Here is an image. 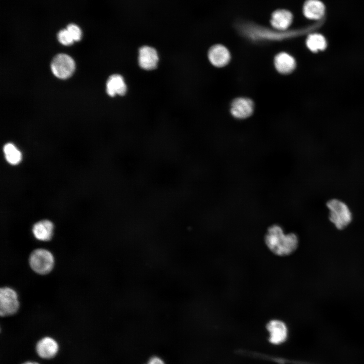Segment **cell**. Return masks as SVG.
Listing matches in <instances>:
<instances>
[{
	"label": "cell",
	"instance_id": "obj_1",
	"mask_svg": "<svg viewBox=\"0 0 364 364\" xmlns=\"http://www.w3.org/2000/svg\"><path fill=\"white\" fill-rule=\"evenodd\" d=\"M264 241L267 248L274 254L282 257L293 253L299 244L298 238L295 234H285L282 227L276 224L267 229Z\"/></svg>",
	"mask_w": 364,
	"mask_h": 364
},
{
	"label": "cell",
	"instance_id": "obj_2",
	"mask_svg": "<svg viewBox=\"0 0 364 364\" xmlns=\"http://www.w3.org/2000/svg\"><path fill=\"white\" fill-rule=\"evenodd\" d=\"M327 206L330 210L329 219L338 229H343L350 223L352 214L344 202L332 199L327 202Z\"/></svg>",
	"mask_w": 364,
	"mask_h": 364
},
{
	"label": "cell",
	"instance_id": "obj_3",
	"mask_svg": "<svg viewBox=\"0 0 364 364\" xmlns=\"http://www.w3.org/2000/svg\"><path fill=\"white\" fill-rule=\"evenodd\" d=\"M29 263L32 269L35 272L46 275L52 270L54 258L49 251L44 249H37L30 254Z\"/></svg>",
	"mask_w": 364,
	"mask_h": 364
},
{
	"label": "cell",
	"instance_id": "obj_4",
	"mask_svg": "<svg viewBox=\"0 0 364 364\" xmlns=\"http://www.w3.org/2000/svg\"><path fill=\"white\" fill-rule=\"evenodd\" d=\"M75 67L73 59L65 54L56 55L51 64L53 73L57 77L62 79L70 77L73 73Z\"/></svg>",
	"mask_w": 364,
	"mask_h": 364
},
{
	"label": "cell",
	"instance_id": "obj_5",
	"mask_svg": "<svg viewBox=\"0 0 364 364\" xmlns=\"http://www.w3.org/2000/svg\"><path fill=\"white\" fill-rule=\"evenodd\" d=\"M19 307L18 296L15 290L9 287L0 290V314L2 316L15 313Z\"/></svg>",
	"mask_w": 364,
	"mask_h": 364
},
{
	"label": "cell",
	"instance_id": "obj_6",
	"mask_svg": "<svg viewBox=\"0 0 364 364\" xmlns=\"http://www.w3.org/2000/svg\"><path fill=\"white\" fill-rule=\"evenodd\" d=\"M269 333V341L274 344L283 343L287 338L288 329L286 324L279 320H270L266 325Z\"/></svg>",
	"mask_w": 364,
	"mask_h": 364
},
{
	"label": "cell",
	"instance_id": "obj_7",
	"mask_svg": "<svg viewBox=\"0 0 364 364\" xmlns=\"http://www.w3.org/2000/svg\"><path fill=\"white\" fill-rule=\"evenodd\" d=\"M139 64L144 69L152 70L157 67L158 56L156 50L149 46H143L139 51Z\"/></svg>",
	"mask_w": 364,
	"mask_h": 364
},
{
	"label": "cell",
	"instance_id": "obj_8",
	"mask_svg": "<svg viewBox=\"0 0 364 364\" xmlns=\"http://www.w3.org/2000/svg\"><path fill=\"white\" fill-rule=\"evenodd\" d=\"M253 110V104L250 99L239 98L235 99L231 105V113L238 118H245L249 116Z\"/></svg>",
	"mask_w": 364,
	"mask_h": 364
},
{
	"label": "cell",
	"instance_id": "obj_9",
	"mask_svg": "<svg viewBox=\"0 0 364 364\" xmlns=\"http://www.w3.org/2000/svg\"><path fill=\"white\" fill-rule=\"evenodd\" d=\"M210 62L216 67H222L229 62L230 54L228 49L220 44L212 47L208 52Z\"/></svg>",
	"mask_w": 364,
	"mask_h": 364
},
{
	"label": "cell",
	"instance_id": "obj_10",
	"mask_svg": "<svg viewBox=\"0 0 364 364\" xmlns=\"http://www.w3.org/2000/svg\"><path fill=\"white\" fill-rule=\"evenodd\" d=\"M36 349L40 357L43 358H51L57 353L58 345L54 339L46 337L38 342Z\"/></svg>",
	"mask_w": 364,
	"mask_h": 364
},
{
	"label": "cell",
	"instance_id": "obj_11",
	"mask_svg": "<svg viewBox=\"0 0 364 364\" xmlns=\"http://www.w3.org/2000/svg\"><path fill=\"white\" fill-rule=\"evenodd\" d=\"M54 226L49 220H42L35 223L32 228L35 238L41 241L50 240L53 236Z\"/></svg>",
	"mask_w": 364,
	"mask_h": 364
},
{
	"label": "cell",
	"instance_id": "obj_12",
	"mask_svg": "<svg viewBox=\"0 0 364 364\" xmlns=\"http://www.w3.org/2000/svg\"><path fill=\"white\" fill-rule=\"evenodd\" d=\"M325 7L319 0H307L303 6L305 16L311 20H318L324 15Z\"/></svg>",
	"mask_w": 364,
	"mask_h": 364
},
{
	"label": "cell",
	"instance_id": "obj_13",
	"mask_svg": "<svg viewBox=\"0 0 364 364\" xmlns=\"http://www.w3.org/2000/svg\"><path fill=\"white\" fill-rule=\"evenodd\" d=\"M106 91L111 97L116 94L124 95L126 91V86L122 76L119 74L110 76L106 83Z\"/></svg>",
	"mask_w": 364,
	"mask_h": 364
},
{
	"label": "cell",
	"instance_id": "obj_14",
	"mask_svg": "<svg viewBox=\"0 0 364 364\" xmlns=\"http://www.w3.org/2000/svg\"><path fill=\"white\" fill-rule=\"evenodd\" d=\"M292 15L286 10H278L274 12L271 16L272 26L279 30L287 29L291 24Z\"/></svg>",
	"mask_w": 364,
	"mask_h": 364
},
{
	"label": "cell",
	"instance_id": "obj_15",
	"mask_svg": "<svg viewBox=\"0 0 364 364\" xmlns=\"http://www.w3.org/2000/svg\"><path fill=\"white\" fill-rule=\"evenodd\" d=\"M275 63L278 71L284 74L291 72L295 67L294 59L285 53L279 54L275 58Z\"/></svg>",
	"mask_w": 364,
	"mask_h": 364
},
{
	"label": "cell",
	"instance_id": "obj_16",
	"mask_svg": "<svg viewBox=\"0 0 364 364\" xmlns=\"http://www.w3.org/2000/svg\"><path fill=\"white\" fill-rule=\"evenodd\" d=\"M4 152L7 161L11 165L19 164L22 159L21 152L12 143H9L5 145Z\"/></svg>",
	"mask_w": 364,
	"mask_h": 364
},
{
	"label": "cell",
	"instance_id": "obj_17",
	"mask_svg": "<svg viewBox=\"0 0 364 364\" xmlns=\"http://www.w3.org/2000/svg\"><path fill=\"white\" fill-rule=\"evenodd\" d=\"M306 45L310 51L316 52L325 50L327 47V42L324 36L318 33H314L308 35Z\"/></svg>",
	"mask_w": 364,
	"mask_h": 364
},
{
	"label": "cell",
	"instance_id": "obj_18",
	"mask_svg": "<svg viewBox=\"0 0 364 364\" xmlns=\"http://www.w3.org/2000/svg\"><path fill=\"white\" fill-rule=\"evenodd\" d=\"M57 38L59 41L65 46L71 45L74 41L66 28L59 31L57 34Z\"/></svg>",
	"mask_w": 364,
	"mask_h": 364
},
{
	"label": "cell",
	"instance_id": "obj_19",
	"mask_svg": "<svg viewBox=\"0 0 364 364\" xmlns=\"http://www.w3.org/2000/svg\"><path fill=\"white\" fill-rule=\"evenodd\" d=\"M66 29L74 41H78L81 39L82 36L81 30L77 25L73 23L69 24L67 25Z\"/></svg>",
	"mask_w": 364,
	"mask_h": 364
},
{
	"label": "cell",
	"instance_id": "obj_20",
	"mask_svg": "<svg viewBox=\"0 0 364 364\" xmlns=\"http://www.w3.org/2000/svg\"><path fill=\"white\" fill-rule=\"evenodd\" d=\"M147 364H165L164 361L160 358L154 356L150 359Z\"/></svg>",
	"mask_w": 364,
	"mask_h": 364
},
{
	"label": "cell",
	"instance_id": "obj_21",
	"mask_svg": "<svg viewBox=\"0 0 364 364\" xmlns=\"http://www.w3.org/2000/svg\"><path fill=\"white\" fill-rule=\"evenodd\" d=\"M23 364H38V363L37 362H35L28 361V362H25Z\"/></svg>",
	"mask_w": 364,
	"mask_h": 364
}]
</instances>
